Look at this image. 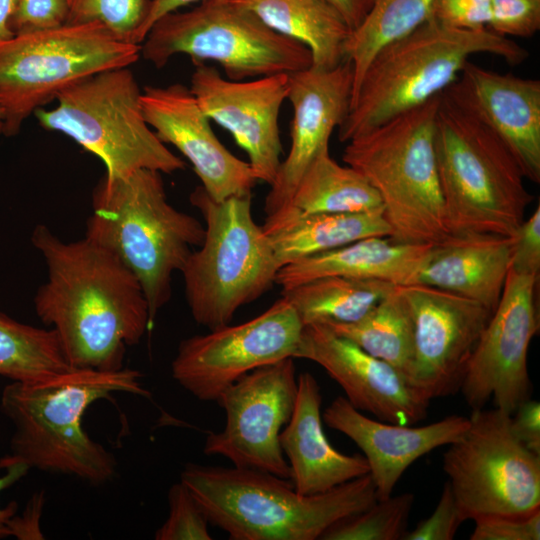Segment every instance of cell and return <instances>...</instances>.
<instances>
[{
	"mask_svg": "<svg viewBox=\"0 0 540 540\" xmlns=\"http://www.w3.org/2000/svg\"><path fill=\"white\" fill-rule=\"evenodd\" d=\"M47 280L34 308L53 329L73 369L117 371L129 346L151 329L149 309L136 276L109 250L87 237L65 242L46 225L32 232Z\"/></svg>",
	"mask_w": 540,
	"mask_h": 540,
	"instance_id": "cell-1",
	"label": "cell"
},
{
	"mask_svg": "<svg viewBox=\"0 0 540 540\" xmlns=\"http://www.w3.org/2000/svg\"><path fill=\"white\" fill-rule=\"evenodd\" d=\"M134 369H71L47 379L13 381L4 387L0 409L14 425L7 456L30 469L77 477L92 485L112 480L115 456L83 428L87 409L115 392L151 398Z\"/></svg>",
	"mask_w": 540,
	"mask_h": 540,
	"instance_id": "cell-2",
	"label": "cell"
},
{
	"mask_svg": "<svg viewBox=\"0 0 540 540\" xmlns=\"http://www.w3.org/2000/svg\"><path fill=\"white\" fill-rule=\"evenodd\" d=\"M180 481L209 524L232 540H315L337 521L375 501L370 474L326 492L302 495L289 479L238 467L188 463Z\"/></svg>",
	"mask_w": 540,
	"mask_h": 540,
	"instance_id": "cell-3",
	"label": "cell"
},
{
	"mask_svg": "<svg viewBox=\"0 0 540 540\" xmlns=\"http://www.w3.org/2000/svg\"><path fill=\"white\" fill-rule=\"evenodd\" d=\"M85 237L113 253L138 279L152 328L171 297L172 276L205 237L195 217L170 204L162 173L139 169L105 173L92 192Z\"/></svg>",
	"mask_w": 540,
	"mask_h": 540,
	"instance_id": "cell-4",
	"label": "cell"
},
{
	"mask_svg": "<svg viewBox=\"0 0 540 540\" xmlns=\"http://www.w3.org/2000/svg\"><path fill=\"white\" fill-rule=\"evenodd\" d=\"M488 53L510 65L529 52L489 28L459 29L430 18L409 34L385 45L367 66L338 127L347 143L392 117L442 94L474 54Z\"/></svg>",
	"mask_w": 540,
	"mask_h": 540,
	"instance_id": "cell-5",
	"label": "cell"
},
{
	"mask_svg": "<svg viewBox=\"0 0 540 540\" xmlns=\"http://www.w3.org/2000/svg\"><path fill=\"white\" fill-rule=\"evenodd\" d=\"M440 96L352 138L343 151L378 192L396 241L433 245L450 235L435 154Z\"/></svg>",
	"mask_w": 540,
	"mask_h": 540,
	"instance_id": "cell-6",
	"label": "cell"
},
{
	"mask_svg": "<svg viewBox=\"0 0 540 540\" xmlns=\"http://www.w3.org/2000/svg\"><path fill=\"white\" fill-rule=\"evenodd\" d=\"M435 154L450 235L511 237L533 195L504 143L443 93L436 115Z\"/></svg>",
	"mask_w": 540,
	"mask_h": 540,
	"instance_id": "cell-7",
	"label": "cell"
},
{
	"mask_svg": "<svg viewBox=\"0 0 540 540\" xmlns=\"http://www.w3.org/2000/svg\"><path fill=\"white\" fill-rule=\"evenodd\" d=\"M251 200L246 194L216 201L201 185L190 194L205 221V237L180 272L191 315L209 330L230 324L240 307L271 288L280 269L252 217Z\"/></svg>",
	"mask_w": 540,
	"mask_h": 540,
	"instance_id": "cell-8",
	"label": "cell"
},
{
	"mask_svg": "<svg viewBox=\"0 0 540 540\" xmlns=\"http://www.w3.org/2000/svg\"><path fill=\"white\" fill-rule=\"evenodd\" d=\"M141 93L130 66L108 69L68 86L53 109L39 108L34 115L42 128L70 137L97 156L111 176L139 169L183 170L185 162L146 122Z\"/></svg>",
	"mask_w": 540,
	"mask_h": 540,
	"instance_id": "cell-9",
	"label": "cell"
},
{
	"mask_svg": "<svg viewBox=\"0 0 540 540\" xmlns=\"http://www.w3.org/2000/svg\"><path fill=\"white\" fill-rule=\"evenodd\" d=\"M140 54L157 69L175 55L193 63L219 64L230 80L243 81L312 66L310 50L268 27L232 0H201L189 11L157 20L140 44Z\"/></svg>",
	"mask_w": 540,
	"mask_h": 540,
	"instance_id": "cell-10",
	"label": "cell"
},
{
	"mask_svg": "<svg viewBox=\"0 0 540 540\" xmlns=\"http://www.w3.org/2000/svg\"><path fill=\"white\" fill-rule=\"evenodd\" d=\"M140 49L97 21L66 23L0 40L3 135H17L26 119L73 83L104 70L131 66L139 59Z\"/></svg>",
	"mask_w": 540,
	"mask_h": 540,
	"instance_id": "cell-11",
	"label": "cell"
},
{
	"mask_svg": "<svg viewBox=\"0 0 540 540\" xmlns=\"http://www.w3.org/2000/svg\"><path fill=\"white\" fill-rule=\"evenodd\" d=\"M447 446L443 470L466 520L540 509V455L514 435L510 414L473 409L467 430Z\"/></svg>",
	"mask_w": 540,
	"mask_h": 540,
	"instance_id": "cell-12",
	"label": "cell"
},
{
	"mask_svg": "<svg viewBox=\"0 0 540 540\" xmlns=\"http://www.w3.org/2000/svg\"><path fill=\"white\" fill-rule=\"evenodd\" d=\"M303 327L293 305L282 296L246 322L182 340L171 364L172 377L198 400L217 402L247 373L295 359Z\"/></svg>",
	"mask_w": 540,
	"mask_h": 540,
	"instance_id": "cell-13",
	"label": "cell"
},
{
	"mask_svg": "<svg viewBox=\"0 0 540 540\" xmlns=\"http://www.w3.org/2000/svg\"><path fill=\"white\" fill-rule=\"evenodd\" d=\"M296 395L294 358L247 373L219 396L217 402L226 413L225 427L207 435L204 453L222 456L234 467L290 480L279 436L291 418Z\"/></svg>",
	"mask_w": 540,
	"mask_h": 540,
	"instance_id": "cell-14",
	"label": "cell"
},
{
	"mask_svg": "<svg viewBox=\"0 0 540 540\" xmlns=\"http://www.w3.org/2000/svg\"><path fill=\"white\" fill-rule=\"evenodd\" d=\"M539 277L509 269L501 297L469 358L460 386L467 404L513 414L530 399L528 350L539 331Z\"/></svg>",
	"mask_w": 540,
	"mask_h": 540,
	"instance_id": "cell-15",
	"label": "cell"
},
{
	"mask_svg": "<svg viewBox=\"0 0 540 540\" xmlns=\"http://www.w3.org/2000/svg\"><path fill=\"white\" fill-rule=\"evenodd\" d=\"M398 288L414 325L409 384L428 401L458 391L492 311L479 302L425 284Z\"/></svg>",
	"mask_w": 540,
	"mask_h": 540,
	"instance_id": "cell-16",
	"label": "cell"
},
{
	"mask_svg": "<svg viewBox=\"0 0 540 540\" xmlns=\"http://www.w3.org/2000/svg\"><path fill=\"white\" fill-rule=\"evenodd\" d=\"M194 65L189 88L200 108L232 134L257 181L271 186L281 164L279 114L288 97L289 74L234 81L206 63Z\"/></svg>",
	"mask_w": 540,
	"mask_h": 540,
	"instance_id": "cell-17",
	"label": "cell"
},
{
	"mask_svg": "<svg viewBox=\"0 0 540 540\" xmlns=\"http://www.w3.org/2000/svg\"><path fill=\"white\" fill-rule=\"evenodd\" d=\"M320 365L357 410L378 420L414 425L426 418L430 401L393 366L337 335L327 325H304L295 359Z\"/></svg>",
	"mask_w": 540,
	"mask_h": 540,
	"instance_id": "cell-18",
	"label": "cell"
},
{
	"mask_svg": "<svg viewBox=\"0 0 540 540\" xmlns=\"http://www.w3.org/2000/svg\"><path fill=\"white\" fill-rule=\"evenodd\" d=\"M141 105L148 125L164 144L173 145L189 160L209 196L222 201L252 194L257 179L249 163L220 142L189 87L145 86Z\"/></svg>",
	"mask_w": 540,
	"mask_h": 540,
	"instance_id": "cell-19",
	"label": "cell"
},
{
	"mask_svg": "<svg viewBox=\"0 0 540 540\" xmlns=\"http://www.w3.org/2000/svg\"><path fill=\"white\" fill-rule=\"evenodd\" d=\"M353 84V67L348 60L328 70L311 66L289 74L291 145L266 196L267 216L289 205L308 166L321 152L329 150L332 132L350 110Z\"/></svg>",
	"mask_w": 540,
	"mask_h": 540,
	"instance_id": "cell-20",
	"label": "cell"
},
{
	"mask_svg": "<svg viewBox=\"0 0 540 540\" xmlns=\"http://www.w3.org/2000/svg\"><path fill=\"white\" fill-rule=\"evenodd\" d=\"M443 94L488 127L524 177L540 182V81L502 74L468 61Z\"/></svg>",
	"mask_w": 540,
	"mask_h": 540,
	"instance_id": "cell-21",
	"label": "cell"
},
{
	"mask_svg": "<svg viewBox=\"0 0 540 540\" xmlns=\"http://www.w3.org/2000/svg\"><path fill=\"white\" fill-rule=\"evenodd\" d=\"M322 416L328 427L349 437L364 453L377 500L392 495L401 476L417 459L456 441L469 426V417L462 415L417 427L374 420L341 396Z\"/></svg>",
	"mask_w": 540,
	"mask_h": 540,
	"instance_id": "cell-22",
	"label": "cell"
},
{
	"mask_svg": "<svg viewBox=\"0 0 540 540\" xmlns=\"http://www.w3.org/2000/svg\"><path fill=\"white\" fill-rule=\"evenodd\" d=\"M321 389L308 372L297 377L291 418L279 436L290 467V481L302 495L326 492L369 473L364 456L346 455L328 441L322 425Z\"/></svg>",
	"mask_w": 540,
	"mask_h": 540,
	"instance_id": "cell-23",
	"label": "cell"
},
{
	"mask_svg": "<svg viewBox=\"0 0 540 540\" xmlns=\"http://www.w3.org/2000/svg\"><path fill=\"white\" fill-rule=\"evenodd\" d=\"M511 243V237L497 234L449 235L429 248L416 283L453 292L493 312L510 268Z\"/></svg>",
	"mask_w": 540,
	"mask_h": 540,
	"instance_id": "cell-24",
	"label": "cell"
},
{
	"mask_svg": "<svg viewBox=\"0 0 540 540\" xmlns=\"http://www.w3.org/2000/svg\"><path fill=\"white\" fill-rule=\"evenodd\" d=\"M432 244H411L372 236L312 254L282 266L275 283L286 290L325 276L373 278L402 286L416 283Z\"/></svg>",
	"mask_w": 540,
	"mask_h": 540,
	"instance_id": "cell-25",
	"label": "cell"
},
{
	"mask_svg": "<svg viewBox=\"0 0 540 540\" xmlns=\"http://www.w3.org/2000/svg\"><path fill=\"white\" fill-rule=\"evenodd\" d=\"M262 228L280 268L367 237L391 236L383 210L302 213L286 208L267 216Z\"/></svg>",
	"mask_w": 540,
	"mask_h": 540,
	"instance_id": "cell-26",
	"label": "cell"
},
{
	"mask_svg": "<svg viewBox=\"0 0 540 540\" xmlns=\"http://www.w3.org/2000/svg\"><path fill=\"white\" fill-rule=\"evenodd\" d=\"M257 15L274 31L297 40L311 52L312 67L335 68L345 61L352 30L324 0H232Z\"/></svg>",
	"mask_w": 540,
	"mask_h": 540,
	"instance_id": "cell-27",
	"label": "cell"
},
{
	"mask_svg": "<svg viewBox=\"0 0 540 540\" xmlns=\"http://www.w3.org/2000/svg\"><path fill=\"white\" fill-rule=\"evenodd\" d=\"M396 286L381 279L325 276L282 290L281 294L293 305L303 325L352 323Z\"/></svg>",
	"mask_w": 540,
	"mask_h": 540,
	"instance_id": "cell-28",
	"label": "cell"
},
{
	"mask_svg": "<svg viewBox=\"0 0 540 540\" xmlns=\"http://www.w3.org/2000/svg\"><path fill=\"white\" fill-rule=\"evenodd\" d=\"M286 208L302 213H354L383 210V204L359 171L340 165L325 150L308 166Z\"/></svg>",
	"mask_w": 540,
	"mask_h": 540,
	"instance_id": "cell-29",
	"label": "cell"
},
{
	"mask_svg": "<svg viewBox=\"0 0 540 540\" xmlns=\"http://www.w3.org/2000/svg\"><path fill=\"white\" fill-rule=\"evenodd\" d=\"M325 325L396 368L409 383L414 358V325L408 303L398 286L361 319Z\"/></svg>",
	"mask_w": 540,
	"mask_h": 540,
	"instance_id": "cell-30",
	"label": "cell"
},
{
	"mask_svg": "<svg viewBox=\"0 0 540 540\" xmlns=\"http://www.w3.org/2000/svg\"><path fill=\"white\" fill-rule=\"evenodd\" d=\"M434 1L373 0L368 14L352 30L344 47L345 59L353 67V94L367 66L382 47L432 18Z\"/></svg>",
	"mask_w": 540,
	"mask_h": 540,
	"instance_id": "cell-31",
	"label": "cell"
},
{
	"mask_svg": "<svg viewBox=\"0 0 540 540\" xmlns=\"http://www.w3.org/2000/svg\"><path fill=\"white\" fill-rule=\"evenodd\" d=\"M71 369L53 329L24 324L0 312V376L30 382Z\"/></svg>",
	"mask_w": 540,
	"mask_h": 540,
	"instance_id": "cell-32",
	"label": "cell"
},
{
	"mask_svg": "<svg viewBox=\"0 0 540 540\" xmlns=\"http://www.w3.org/2000/svg\"><path fill=\"white\" fill-rule=\"evenodd\" d=\"M414 495L402 493L377 500L365 510L330 526L322 540H397L406 531Z\"/></svg>",
	"mask_w": 540,
	"mask_h": 540,
	"instance_id": "cell-33",
	"label": "cell"
},
{
	"mask_svg": "<svg viewBox=\"0 0 540 540\" xmlns=\"http://www.w3.org/2000/svg\"><path fill=\"white\" fill-rule=\"evenodd\" d=\"M148 4L149 0H70L66 23L101 22L119 39L132 43Z\"/></svg>",
	"mask_w": 540,
	"mask_h": 540,
	"instance_id": "cell-34",
	"label": "cell"
},
{
	"mask_svg": "<svg viewBox=\"0 0 540 540\" xmlns=\"http://www.w3.org/2000/svg\"><path fill=\"white\" fill-rule=\"evenodd\" d=\"M169 514L156 540H211L209 522L188 488L180 481L168 492Z\"/></svg>",
	"mask_w": 540,
	"mask_h": 540,
	"instance_id": "cell-35",
	"label": "cell"
},
{
	"mask_svg": "<svg viewBox=\"0 0 540 540\" xmlns=\"http://www.w3.org/2000/svg\"><path fill=\"white\" fill-rule=\"evenodd\" d=\"M488 27L505 37H531L540 28V0H490Z\"/></svg>",
	"mask_w": 540,
	"mask_h": 540,
	"instance_id": "cell-36",
	"label": "cell"
},
{
	"mask_svg": "<svg viewBox=\"0 0 540 540\" xmlns=\"http://www.w3.org/2000/svg\"><path fill=\"white\" fill-rule=\"evenodd\" d=\"M466 518L447 481L433 513L420 521L411 531H405L403 540H452Z\"/></svg>",
	"mask_w": 540,
	"mask_h": 540,
	"instance_id": "cell-37",
	"label": "cell"
},
{
	"mask_svg": "<svg viewBox=\"0 0 540 540\" xmlns=\"http://www.w3.org/2000/svg\"><path fill=\"white\" fill-rule=\"evenodd\" d=\"M70 0H18L10 20L14 34L56 28L66 24Z\"/></svg>",
	"mask_w": 540,
	"mask_h": 540,
	"instance_id": "cell-38",
	"label": "cell"
},
{
	"mask_svg": "<svg viewBox=\"0 0 540 540\" xmlns=\"http://www.w3.org/2000/svg\"><path fill=\"white\" fill-rule=\"evenodd\" d=\"M474 521L470 540L540 539V509L526 515L492 516Z\"/></svg>",
	"mask_w": 540,
	"mask_h": 540,
	"instance_id": "cell-39",
	"label": "cell"
},
{
	"mask_svg": "<svg viewBox=\"0 0 540 540\" xmlns=\"http://www.w3.org/2000/svg\"><path fill=\"white\" fill-rule=\"evenodd\" d=\"M510 270L539 277L540 273V205L511 236Z\"/></svg>",
	"mask_w": 540,
	"mask_h": 540,
	"instance_id": "cell-40",
	"label": "cell"
},
{
	"mask_svg": "<svg viewBox=\"0 0 540 540\" xmlns=\"http://www.w3.org/2000/svg\"><path fill=\"white\" fill-rule=\"evenodd\" d=\"M432 18L459 29L488 28L490 0H435Z\"/></svg>",
	"mask_w": 540,
	"mask_h": 540,
	"instance_id": "cell-41",
	"label": "cell"
},
{
	"mask_svg": "<svg viewBox=\"0 0 540 540\" xmlns=\"http://www.w3.org/2000/svg\"><path fill=\"white\" fill-rule=\"evenodd\" d=\"M510 426L517 439L540 455V403L528 399L510 415Z\"/></svg>",
	"mask_w": 540,
	"mask_h": 540,
	"instance_id": "cell-42",
	"label": "cell"
},
{
	"mask_svg": "<svg viewBox=\"0 0 540 540\" xmlns=\"http://www.w3.org/2000/svg\"><path fill=\"white\" fill-rule=\"evenodd\" d=\"M45 505V491L32 495L21 515L15 514L8 522L10 536L19 540H43L40 518Z\"/></svg>",
	"mask_w": 540,
	"mask_h": 540,
	"instance_id": "cell-43",
	"label": "cell"
},
{
	"mask_svg": "<svg viewBox=\"0 0 540 540\" xmlns=\"http://www.w3.org/2000/svg\"><path fill=\"white\" fill-rule=\"evenodd\" d=\"M0 469L6 472L0 476V493L21 480L30 470V468L18 460L11 459L7 455L0 458ZM17 512V503L10 502L4 508L0 507V539L10 536L8 522Z\"/></svg>",
	"mask_w": 540,
	"mask_h": 540,
	"instance_id": "cell-44",
	"label": "cell"
},
{
	"mask_svg": "<svg viewBox=\"0 0 540 540\" xmlns=\"http://www.w3.org/2000/svg\"><path fill=\"white\" fill-rule=\"evenodd\" d=\"M197 1L201 0H149L145 19L134 34L132 43L140 45L153 24L164 15Z\"/></svg>",
	"mask_w": 540,
	"mask_h": 540,
	"instance_id": "cell-45",
	"label": "cell"
},
{
	"mask_svg": "<svg viewBox=\"0 0 540 540\" xmlns=\"http://www.w3.org/2000/svg\"><path fill=\"white\" fill-rule=\"evenodd\" d=\"M335 8L347 25L354 30L368 14L373 0H324Z\"/></svg>",
	"mask_w": 540,
	"mask_h": 540,
	"instance_id": "cell-46",
	"label": "cell"
},
{
	"mask_svg": "<svg viewBox=\"0 0 540 540\" xmlns=\"http://www.w3.org/2000/svg\"><path fill=\"white\" fill-rule=\"evenodd\" d=\"M18 0H0V40L12 38L10 20L16 10Z\"/></svg>",
	"mask_w": 540,
	"mask_h": 540,
	"instance_id": "cell-47",
	"label": "cell"
},
{
	"mask_svg": "<svg viewBox=\"0 0 540 540\" xmlns=\"http://www.w3.org/2000/svg\"><path fill=\"white\" fill-rule=\"evenodd\" d=\"M3 132H4V115H3L2 109L0 108V136L3 135Z\"/></svg>",
	"mask_w": 540,
	"mask_h": 540,
	"instance_id": "cell-48",
	"label": "cell"
},
{
	"mask_svg": "<svg viewBox=\"0 0 540 540\" xmlns=\"http://www.w3.org/2000/svg\"><path fill=\"white\" fill-rule=\"evenodd\" d=\"M70 4V3H69Z\"/></svg>",
	"mask_w": 540,
	"mask_h": 540,
	"instance_id": "cell-49",
	"label": "cell"
}]
</instances>
